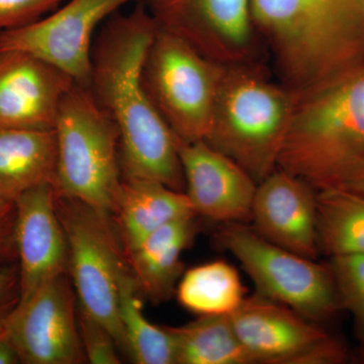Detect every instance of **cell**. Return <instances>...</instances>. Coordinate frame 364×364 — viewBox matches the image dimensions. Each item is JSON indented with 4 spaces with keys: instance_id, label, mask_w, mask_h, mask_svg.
<instances>
[{
    "instance_id": "6da1fadb",
    "label": "cell",
    "mask_w": 364,
    "mask_h": 364,
    "mask_svg": "<svg viewBox=\"0 0 364 364\" xmlns=\"http://www.w3.org/2000/svg\"><path fill=\"white\" fill-rule=\"evenodd\" d=\"M158 26L142 6L107 21L92 48L88 88L119 128L124 181L147 179L184 193L176 136L155 109L142 81L144 61Z\"/></svg>"
},
{
    "instance_id": "7a4b0ae2",
    "label": "cell",
    "mask_w": 364,
    "mask_h": 364,
    "mask_svg": "<svg viewBox=\"0 0 364 364\" xmlns=\"http://www.w3.org/2000/svg\"><path fill=\"white\" fill-rule=\"evenodd\" d=\"M277 81L296 95L364 64V0H250Z\"/></svg>"
},
{
    "instance_id": "3957f363",
    "label": "cell",
    "mask_w": 364,
    "mask_h": 364,
    "mask_svg": "<svg viewBox=\"0 0 364 364\" xmlns=\"http://www.w3.org/2000/svg\"><path fill=\"white\" fill-rule=\"evenodd\" d=\"M364 157V64L296 95L277 168L316 191Z\"/></svg>"
},
{
    "instance_id": "277c9868",
    "label": "cell",
    "mask_w": 364,
    "mask_h": 364,
    "mask_svg": "<svg viewBox=\"0 0 364 364\" xmlns=\"http://www.w3.org/2000/svg\"><path fill=\"white\" fill-rule=\"evenodd\" d=\"M296 102L262 64L226 65L205 141L259 183L277 168Z\"/></svg>"
},
{
    "instance_id": "5b68a950",
    "label": "cell",
    "mask_w": 364,
    "mask_h": 364,
    "mask_svg": "<svg viewBox=\"0 0 364 364\" xmlns=\"http://www.w3.org/2000/svg\"><path fill=\"white\" fill-rule=\"evenodd\" d=\"M56 196L111 215L123 184L119 131L90 88L74 83L62 98L56 123Z\"/></svg>"
},
{
    "instance_id": "8992f818",
    "label": "cell",
    "mask_w": 364,
    "mask_h": 364,
    "mask_svg": "<svg viewBox=\"0 0 364 364\" xmlns=\"http://www.w3.org/2000/svg\"><path fill=\"white\" fill-rule=\"evenodd\" d=\"M225 66L158 26L144 61L143 85L179 140L207 138Z\"/></svg>"
},
{
    "instance_id": "52a82bcc",
    "label": "cell",
    "mask_w": 364,
    "mask_h": 364,
    "mask_svg": "<svg viewBox=\"0 0 364 364\" xmlns=\"http://www.w3.org/2000/svg\"><path fill=\"white\" fill-rule=\"evenodd\" d=\"M56 210L68 243V274L77 305L107 328L124 352L119 293L129 264L112 215L58 196Z\"/></svg>"
},
{
    "instance_id": "ba28073f",
    "label": "cell",
    "mask_w": 364,
    "mask_h": 364,
    "mask_svg": "<svg viewBox=\"0 0 364 364\" xmlns=\"http://www.w3.org/2000/svg\"><path fill=\"white\" fill-rule=\"evenodd\" d=\"M217 240L241 263L258 296L318 324L341 309L329 263L321 264L274 245L245 223H227Z\"/></svg>"
},
{
    "instance_id": "9c48e42d",
    "label": "cell",
    "mask_w": 364,
    "mask_h": 364,
    "mask_svg": "<svg viewBox=\"0 0 364 364\" xmlns=\"http://www.w3.org/2000/svg\"><path fill=\"white\" fill-rule=\"evenodd\" d=\"M253 364H337L347 360L344 345L289 306L248 296L230 315Z\"/></svg>"
},
{
    "instance_id": "30bf717a",
    "label": "cell",
    "mask_w": 364,
    "mask_h": 364,
    "mask_svg": "<svg viewBox=\"0 0 364 364\" xmlns=\"http://www.w3.org/2000/svg\"><path fill=\"white\" fill-rule=\"evenodd\" d=\"M160 28L221 65L261 63L250 0H147Z\"/></svg>"
},
{
    "instance_id": "8fae6325",
    "label": "cell",
    "mask_w": 364,
    "mask_h": 364,
    "mask_svg": "<svg viewBox=\"0 0 364 364\" xmlns=\"http://www.w3.org/2000/svg\"><path fill=\"white\" fill-rule=\"evenodd\" d=\"M134 0H67L31 25L0 33V53H30L90 87L97 26Z\"/></svg>"
},
{
    "instance_id": "7c38bea8",
    "label": "cell",
    "mask_w": 364,
    "mask_h": 364,
    "mask_svg": "<svg viewBox=\"0 0 364 364\" xmlns=\"http://www.w3.org/2000/svg\"><path fill=\"white\" fill-rule=\"evenodd\" d=\"M4 333L21 363H85L77 298L68 273L48 280L28 301L18 304L4 323Z\"/></svg>"
},
{
    "instance_id": "4fadbf2b",
    "label": "cell",
    "mask_w": 364,
    "mask_h": 364,
    "mask_svg": "<svg viewBox=\"0 0 364 364\" xmlns=\"http://www.w3.org/2000/svg\"><path fill=\"white\" fill-rule=\"evenodd\" d=\"M176 143L184 193L195 215L224 224L250 223L257 182L205 140L184 142L176 138Z\"/></svg>"
},
{
    "instance_id": "5bb4252c",
    "label": "cell",
    "mask_w": 364,
    "mask_h": 364,
    "mask_svg": "<svg viewBox=\"0 0 364 364\" xmlns=\"http://www.w3.org/2000/svg\"><path fill=\"white\" fill-rule=\"evenodd\" d=\"M250 223L270 243L317 259V191L304 179L280 168L272 172L257 184Z\"/></svg>"
},
{
    "instance_id": "9a60e30c",
    "label": "cell",
    "mask_w": 364,
    "mask_h": 364,
    "mask_svg": "<svg viewBox=\"0 0 364 364\" xmlns=\"http://www.w3.org/2000/svg\"><path fill=\"white\" fill-rule=\"evenodd\" d=\"M14 205V249L20 258L18 304H23L46 282L68 273V243L52 184L30 189Z\"/></svg>"
},
{
    "instance_id": "2e32d148",
    "label": "cell",
    "mask_w": 364,
    "mask_h": 364,
    "mask_svg": "<svg viewBox=\"0 0 364 364\" xmlns=\"http://www.w3.org/2000/svg\"><path fill=\"white\" fill-rule=\"evenodd\" d=\"M74 83L30 53H0V128L54 130L62 98Z\"/></svg>"
},
{
    "instance_id": "e0dca14e",
    "label": "cell",
    "mask_w": 364,
    "mask_h": 364,
    "mask_svg": "<svg viewBox=\"0 0 364 364\" xmlns=\"http://www.w3.org/2000/svg\"><path fill=\"white\" fill-rule=\"evenodd\" d=\"M196 215L183 191L147 179L124 181L112 219L124 254L160 228Z\"/></svg>"
},
{
    "instance_id": "ac0fdd59",
    "label": "cell",
    "mask_w": 364,
    "mask_h": 364,
    "mask_svg": "<svg viewBox=\"0 0 364 364\" xmlns=\"http://www.w3.org/2000/svg\"><path fill=\"white\" fill-rule=\"evenodd\" d=\"M195 218L189 215L165 225L126 253L141 293L153 303H164L176 294L183 270L181 254L198 232Z\"/></svg>"
},
{
    "instance_id": "d6986e66",
    "label": "cell",
    "mask_w": 364,
    "mask_h": 364,
    "mask_svg": "<svg viewBox=\"0 0 364 364\" xmlns=\"http://www.w3.org/2000/svg\"><path fill=\"white\" fill-rule=\"evenodd\" d=\"M54 130L0 128V200L16 202L26 191L54 184Z\"/></svg>"
},
{
    "instance_id": "ffe728a7",
    "label": "cell",
    "mask_w": 364,
    "mask_h": 364,
    "mask_svg": "<svg viewBox=\"0 0 364 364\" xmlns=\"http://www.w3.org/2000/svg\"><path fill=\"white\" fill-rule=\"evenodd\" d=\"M140 289L130 267L119 282V318L124 353L136 364H176V343L168 328L152 324L143 314Z\"/></svg>"
},
{
    "instance_id": "44dd1931",
    "label": "cell",
    "mask_w": 364,
    "mask_h": 364,
    "mask_svg": "<svg viewBox=\"0 0 364 364\" xmlns=\"http://www.w3.org/2000/svg\"><path fill=\"white\" fill-rule=\"evenodd\" d=\"M167 328L176 343V364H253L230 315L200 316L188 324Z\"/></svg>"
},
{
    "instance_id": "7402d4cb",
    "label": "cell",
    "mask_w": 364,
    "mask_h": 364,
    "mask_svg": "<svg viewBox=\"0 0 364 364\" xmlns=\"http://www.w3.org/2000/svg\"><path fill=\"white\" fill-rule=\"evenodd\" d=\"M318 247L330 257L364 255V196L339 188L317 191Z\"/></svg>"
},
{
    "instance_id": "603a6c76",
    "label": "cell",
    "mask_w": 364,
    "mask_h": 364,
    "mask_svg": "<svg viewBox=\"0 0 364 364\" xmlns=\"http://www.w3.org/2000/svg\"><path fill=\"white\" fill-rule=\"evenodd\" d=\"M240 275L224 260L186 270L176 287L179 304L198 316L231 315L245 299Z\"/></svg>"
},
{
    "instance_id": "cb8c5ba5",
    "label": "cell",
    "mask_w": 364,
    "mask_h": 364,
    "mask_svg": "<svg viewBox=\"0 0 364 364\" xmlns=\"http://www.w3.org/2000/svg\"><path fill=\"white\" fill-rule=\"evenodd\" d=\"M330 258L340 306L353 317L356 335L364 348V255Z\"/></svg>"
},
{
    "instance_id": "d4e9b609",
    "label": "cell",
    "mask_w": 364,
    "mask_h": 364,
    "mask_svg": "<svg viewBox=\"0 0 364 364\" xmlns=\"http://www.w3.org/2000/svg\"><path fill=\"white\" fill-rule=\"evenodd\" d=\"M79 336L86 361L92 364H119V350L112 333L77 305Z\"/></svg>"
},
{
    "instance_id": "484cf974",
    "label": "cell",
    "mask_w": 364,
    "mask_h": 364,
    "mask_svg": "<svg viewBox=\"0 0 364 364\" xmlns=\"http://www.w3.org/2000/svg\"><path fill=\"white\" fill-rule=\"evenodd\" d=\"M67 0H0V33L16 30L56 11Z\"/></svg>"
},
{
    "instance_id": "4316f807",
    "label": "cell",
    "mask_w": 364,
    "mask_h": 364,
    "mask_svg": "<svg viewBox=\"0 0 364 364\" xmlns=\"http://www.w3.org/2000/svg\"><path fill=\"white\" fill-rule=\"evenodd\" d=\"M20 299V272L16 267H0V334Z\"/></svg>"
},
{
    "instance_id": "83f0119b",
    "label": "cell",
    "mask_w": 364,
    "mask_h": 364,
    "mask_svg": "<svg viewBox=\"0 0 364 364\" xmlns=\"http://www.w3.org/2000/svg\"><path fill=\"white\" fill-rule=\"evenodd\" d=\"M14 219H16L14 203L0 200V260L6 257L11 247H14Z\"/></svg>"
},
{
    "instance_id": "f1b7e54d",
    "label": "cell",
    "mask_w": 364,
    "mask_h": 364,
    "mask_svg": "<svg viewBox=\"0 0 364 364\" xmlns=\"http://www.w3.org/2000/svg\"><path fill=\"white\" fill-rule=\"evenodd\" d=\"M330 188L347 189L364 196V157L345 170Z\"/></svg>"
},
{
    "instance_id": "f546056e",
    "label": "cell",
    "mask_w": 364,
    "mask_h": 364,
    "mask_svg": "<svg viewBox=\"0 0 364 364\" xmlns=\"http://www.w3.org/2000/svg\"><path fill=\"white\" fill-rule=\"evenodd\" d=\"M21 363L16 349L7 338L6 334H0V364Z\"/></svg>"
}]
</instances>
